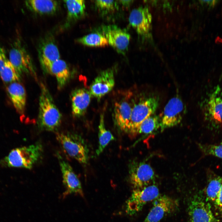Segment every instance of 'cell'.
<instances>
[{"label": "cell", "mask_w": 222, "mask_h": 222, "mask_svg": "<svg viewBox=\"0 0 222 222\" xmlns=\"http://www.w3.org/2000/svg\"><path fill=\"white\" fill-rule=\"evenodd\" d=\"M39 110L37 124L41 131H55L60 126L62 115L46 86L40 84Z\"/></svg>", "instance_id": "1"}, {"label": "cell", "mask_w": 222, "mask_h": 222, "mask_svg": "<svg viewBox=\"0 0 222 222\" xmlns=\"http://www.w3.org/2000/svg\"><path fill=\"white\" fill-rule=\"evenodd\" d=\"M43 147L39 142L13 149L0 160V165L10 167L31 169L42 156Z\"/></svg>", "instance_id": "2"}, {"label": "cell", "mask_w": 222, "mask_h": 222, "mask_svg": "<svg viewBox=\"0 0 222 222\" xmlns=\"http://www.w3.org/2000/svg\"><path fill=\"white\" fill-rule=\"evenodd\" d=\"M57 139L69 156L82 164L87 163L88 149L81 136L72 132L61 133L57 135Z\"/></svg>", "instance_id": "3"}, {"label": "cell", "mask_w": 222, "mask_h": 222, "mask_svg": "<svg viewBox=\"0 0 222 222\" xmlns=\"http://www.w3.org/2000/svg\"><path fill=\"white\" fill-rule=\"evenodd\" d=\"M159 104L158 96L152 95L141 100L133 106L127 133L134 136L139 125L145 119L154 113Z\"/></svg>", "instance_id": "4"}, {"label": "cell", "mask_w": 222, "mask_h": 222, "mask_svg": "<svg viewBox=\"0 0 222 222\" xmlns=\"http://www.w3.org/2000/svg\"><path fill=\"white\" fill-rule=\"evenodd\" d=\"M9 61L21 76L23 74L36 76V71L32 58L20 41H15L9 52Z\"/></svg>", "instance_id": "5"}, {"label": "cell", "mask_w": 222, "mask_h": 222, "mask_svg": "<svg viewBox=\"0 0 222 222\" xmlns=\"http://www.w3.org/2000/svg\"><path fill=\"white\" fill-rule=\"evenodd\" d=\"M128 167L129 180L134 190L148 186L155 178L152 167L145 162L133 161L129 163Z\"/></svg>", "instance_id": "6"}, {"label": "cell", "mask_w": 222, "mask_h": 222, "mask_svg": "<svg viewBox=\"0 0 222 222\" xmlns=\"http://www.w3.org/2000/svg\"><path fill=\"white\" fill-rule=\"evenodd\" d=\"M159 195V191L155 185H149L139 189L134 190L126 202V212L133 215L141 211L148 202L154 200Z\"/></svg>", "instance_id": "7"}, {"label": "cell", "mask_w": 222, "mask_h": 222, "mask_svg": "<svg viewBox=\"0 0 222 222\" xmlns=\"http://www.w3.org/2000/svg\"><path fill=\"white\" fill-rule=\"evenodd\" d=\"M205 120L214 127L222 126V89L218 86L211 92L204 107Z\"/></svg>", "instance_id": "8"}, {"label": "cell", "mask_w": 222, "mask_h": 222, "mask_svg": "<svg viewBox=\"0 0 222 222\" xmlns=\"http://www.w3.org/2000/svg\"><path fill=\"white\" fill-rule=\"evenodd\" d=\"M184 106L178 96L175 97L169 101L159 116L161 131L176 126L181 122L184 113Z\"/></svg>", "instance_id": "9"}, {"label": "cell", "mask_w": 222, "mask_h": 222, "mask_svg": "<svg viewBox=\"0 0 222 222\" xmlns=\"http://www.w3.org/2000/svg\"><path fill=\"white\" fill-rule=\"evenodd\" d=\"M101 30L108 44L118 53L125 54L130 39V35L126 30L113 25L102 26Z\"/></svg>", "instance_id": "10"}, {"label": "cell", "mask_w": 222, "mask_h": 222, "mask_svg": "<svg viewBox=\"0 0 222 222\" xmlns=\"http://www.w3.org/2000/svg\"><path fill=\"white\" fill-rule=\"evenodd\" d=\"M188 209L190 222H216L209 204L201 195L191 198Z\"/></svg>", "instance_id": "11"}, {"label": "cell", "mask_w": 222, "mask_h": 222, "mask_svg": "<svg viewBox=\"0 0 222 222\" xmlns=\"http://www.w3.org/2000/svg\"><path fill=\"white\" fill-rule=\"evenodd\" d=\"M63 183L65 191L62 195L64 199L69 195L74 194L84 197V193L81 183L70 165L58 155Z\"/></svg>", "instance_id": "12"}, {"label": "cell", "mask_w": 222, "mask_h": 222, "mask_svg": "<svg viewBox=\"0 0 222 222\" xmlns=\"http://www.w3.org/2000/svg\"><path fill=\"white\" fill-rule=\"evenodd\" d=\"M38 54L42 70L44 73H49L51 64L60 58L58 48L51 37H46L41 40L38 46Z\"/></svg>", "instance_id": "13"}, {"label": "cell", "mask_w": 222, "mask_h": 222, "mask_svg": "<svg viewBox=\"0 0 222 222\" xmlns=\"http://www.w3.org/2000/svg\"><path fill=\"white\" fill-rule=\"evenodd\" d=\"M153 205L144 222H158L166 215L176 209V201L166 195L159 196L154 199Z\"/></svg>", "instance_id": "14"}, {"label": "cell", "mask_w": 222, "mask_h": 222, "mask_svg": "<svg viewBox=\"0 0 222 222\" xmlns=\"http://www.w3.org/2000/svg\"><path fill=\"white\" fill-rule=\"evenodd\" d=\"M114 84V69L109 68L100 72L95 78L89 91L92 96L99 100L112 90Z\"/></svg>", "instance_id": "15"}, {"label": "cell", "mask_w": 222, "mask_h": 222, "mask_svg": "<svg viewBox=\"0 0 222 222\" xmlns=\"http://www.w3.org/2000/svg\"><path fill=\"white\" fill-rule=\"evenodd\" d=\"M129 20L138 34L143 36L149 35L151 29L152 16L148 7L142 6L132 10Z\"/></svg>", "instance_id": "16"}, {"label": "cell", "mask_w": 222, "mask_h": 222, "mask_svg": "<svg viewBox=\"0 0 222 222\" xmlns=\"http://www.w3.org/2000/svg\"><path fill=\"white\" fill-rule=\"evenodd\" d=\"M92 95L88 90L83 88L73 90L71 94L72 112L73 117H80L86 112Z\"/></svg>", "instance_id": "17"}, {"label": "cell", "mask_w": 222, "mask_h": 222, "mask_svg": "<svg viewBox=\"0 0 222 222\" xmlns=\"http://www.w3.org/2000/svg\"><path fill=\"white\" fill-rule=\"evenodd\" d=\"M133 107L128 101L122 100L114 104L113 116L116 125L121 130L127 133Z\"/></svg>", "instance_id": "18"}, {"label": "cell", "mask_w": 222, "mask_h": 222, "mask_svg": "<svg viewBox=\"0 0 222 222\" xmlns=\"http://www.w3.org/2000/svg\"><path fill=\"white\" fill-rule=\"evenodd\" d=\"M6 90L16 111L19 114H23L26 102V93L23 86L18 82H14L7 87Z\"/></svg>", "instance_id": "19"}, {"label": "cell", "mask_w": 222, "mask_h": 222, "mask_svg": "<svg viewBox=\"0 0 222 222\" xmlns=\"http://www.w3.org/2000/svg\"><path fill=\"white\" fill-rule=\"evenodd\" d=\"M49 73L54 75L56 79L57 88L62 89L69 81L71 76L69 68L64 60L59 59L51 65Z\"/></svg>", "instance_id": "20"}, {"label": "cell", "mask_w": 222, "mask_h": 222, "mask_svg": "<svg viewBox=\"0 0 222 222\" xmlns=\"http://www.w3.org/2000/svg\"><path fill=\"white\" fill-rule=\"evenodd\" d=\"M67 9V15L64 27L67 28L75 21L84 15L85 2L83 0H68L64 1Z\"/></svg>", "instance_id": "21"}, {"label": "cell", "mask_w": 222, "mask_h": 222, "mask_svg": "<svg viewBox=\"0 0 222 222\" xmlns=\"http://www.w3.org/2000/svg\"><path fill=\"white\" fill-rule=\"evenodd\" d=\"M27 8L32 12L42 14H54L58 10L57 1L50 0H31L25 2Z\"/></svg>", "instance_id": "22"}, {"label": "cell", "mask_w": 222, "mask_h": 222, "mask_svg": "<svg viewBox=\"0 0 222 222\" xmlns=\"http://www.w3.org/2000/svg\"><path fill=\"white\" fill-rule=\"evenodd\" d=\"M207 176V184L206 190L207 198L214 203L222 185V177L210 170L208 171Z\"/></svg>", "instance_id": "23"}, {"label": "cell", "mask_w": 222, "mask_h": 222, "mask_svg": "<svg viewBox=\"0 0 222 222\" xmlns=\"http://www.w3.org/2000/svg\"><path fill=\"white\" fill-rule=\"evenodd\" d=\"M98 131L99 145L96 152L98 156L102 153L110 142L115 139L111 132L106 129L103 114H101L100 117Z\"/></svg>", "instance_id": "24"}, {"label": "cell", "mask_w": 222, "mask_h": 222, "mask_svg": "<svg viewBox=\"0 0 222 222\" xmlns=\"http://www.w3.org/2000/svg\"><path fill=\"white\" fill-rule=\"evenodd\" d=\"M161 121L159 116L154 114L144 120L138 126L134 136L138 134H148L160 128Z\"/></svg>", "instance_id": "25"}, {"label": "cell", "mask_w": 222, "mask_h": 222, "mask_svg": "<svg viewBox=\"0 0 222 222\" xmlns=\"http://www.w3.org/2000/svg\"><path fill=\"white\" fill-rule=\"evenodd\" d=\"M76 41L83 45L92 47H103L109 44L105 36L98 33L88 34L78 38Z\"/></svg>", "instance_id": "26"}, {"label": "cell", "mask_w": 222, "mask_h": 222, "mask_svg": "<svg viewBox=\"0 0 222 222\" xmlns=\"http://www.w3.org/2000/svg\"><path fill=\"white\" fill-rule=\"evenodd\" d=\"M0 76L3 82L10 83L18 82L21 76L8 59L0 72Z\"/></svg>", "instance_id": "27"}, {"label": "cell", "mask_w": 222, "mask_h": 222, "mask_svg": "<svg viewBox=\"0 0 222 222\" xmlns=\"http://www.w3.org/2000/svg\"><path fill=\"white\" fill-rule=\"evenodd\" d=\"M199 147L205 155L222 158V142L217 144H199Z\"/></svg>", "instance_id": "28"}, {"label": "cell", "mask_w": 222, "mask_h": 222, "mask_svg": "<svg viewBox=\"0 0 222 222\" xmlns=\"http://www.w3.org/2000/svg\"><path fill=\"white\" fill-rule=\"evenodd\" d=\"M95 3L100 11L105 13L113 11L118 8L117 2L115 0H96Z\"/></svg>", "instance_id": "29"}, {"label": "cell", "mask_w": 222, "mask_h": 222, "mask_svg": "<svg viewBox=\"0 0 222 222\" xmlns=\"http://www.w3.org/2000/svg\"><path fill=\"white\" fill-rule=\"evenodd\" d=\"M215 208L222 216V185L220 190L214 202Z\"/></svg>", "instance_id": "30"}, {"label": "cell", "mask_w": 222, "mask_h": 222, "mask_svg": "<svg viewBox=\"0 0 222 222\" xmlns=\"http://www.w3.org/2000/svg\"><path fill=\"white\" fill-rule=\"evenodd\" d=\"M7 60L5 50L0 44V72Z\"/></svg>", "instance_id": "31"}, {"label": "cell", "mask_w": 222, "mask_h": 222, "mask_svg": "<svg viewBox=\"0 0 222 222\" xmlns=\"http://www.w3.org/2000/svg\"><path fill=\"white\" fill-rule=\"evenodd\" d=\"M218 0H202L200 1L202 4L205 5L210 8H212L217 4Z\"/></svg>", "instance_id": "32"}, {"label": "cell", "mask_w": 222, "mask_h": 222, "mask_svg": "<svg viewBox=\"0 0 222 222\" xmlns=\"http://www.w3.org/2000/svg\"><path fill=\"white\" fill-rule=\"evenodd\" d=\"M119 3H121L122 5L125 6H129L132 3L133 1L132 0H119Z\"/></svg>", "instance_id": "33"}]
</instances>
